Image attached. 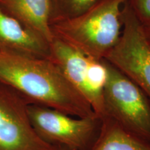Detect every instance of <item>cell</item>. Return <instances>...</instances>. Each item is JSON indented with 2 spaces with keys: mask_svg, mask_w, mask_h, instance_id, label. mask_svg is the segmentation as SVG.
<instances>
[{
  "mask_svg": "<svg viewBox=\"0 0 150 150\" xmlns=\"http://www.w3.org/2000/svg\"><path fill=\"white\" fill-rule=\"evenodd\" d=\"M104 61L107 70L103 92L104 116L129 134L150 143L149 99L128 76Z\"/></svg>",
  "mask_w": 150,
  "mask_h": 150,
  "instance_id": "cell-3",
  "label": "cell"
},
{
  "mask_svg": "<svg viewBox=\"0 0 150 150\" xmlns=\"http://www.w3.org/2000/svg\"><path fill=\"white\" fill-rule=\"evenodd\" d=\"M143 29H144V33H145L146 39H147V42L150 45V27L149 28H144L143 27Z\"/></svg>",
  "mask_w": 150,
  "mask_h": 150,
  "instance_id": "cell-13",
  "label": "cell"
},
{
  "mask_svg": "<svg viewBox=\"0 0 150 150\" xmlns=\"http://www.w3.org/2000/svg\"><path fill=\"white\" fill-rule=\"evenodd\" d=\"M127 0H99L76 18L50 25L53 37L94 59H104L121 35L122 9Z\"/></svg>",
  "mask_w": 150,
  "mask_h": 150,
  "instance_id": "cell-2",
  "label": "cell"
},
{
  "mask_svg": "<svg viewBox=\"0 0 150 150\" xmlns=\"http://www.w3.org/2000/svg\"><path fill=\"white\" fill-rule=\"evenodd\" d=\"M99 0H50V25L76 18Z\"/></svg>",
  "mask_w": 150,
  "mask_h": 150,
  "instance_id": "cell-11",
  "label": "cell"
},
{
  "mask_svg": "<svg viewBox=\"0 0 150 150\" xmlns=\"http://www.w3.org/2000/svg\"><path fill=\"white\" fill-rule=\"evenodd\" d=\"M30 103L0 81V150H57L35 131L28 114Z\"/></svg>",
  "mask_w": 150,
  "mask_h": 150,
  "instance_id": "cell-7",
  "label": "cell"
},
{
  "mask_svg": "<svg viewBox=\"0 0 150 150\" xmlns=\"http://www.w3.org/2000/svg\"><path fill=\"white\" fill-rule=\"evenodd\" d=\"M0 6L51 42L53 34L50 28V0H0Z\"/></svg>",
  "mask_w": 150,
  "mask_h": 150,
  "instance_id": "cell-9",
  "label": "cell"
},
{
  "mask_svg": "<svg viewBox=\"0 0 150 150\" xmlns=\"http://www.w3.org/2000/svg\"><path fill=\"white\" fill-rule=\"evenodd\" d=\"M0 81L30 104L78 117L97 115L81 94L50 59L0 49Z\"/></svg>",
  "mask_w": 150,
  "mask_h": 150,
  "instance_id": "cell-1",
  "label": "cell"
},
{
  "mask_svg": "<svg viewBox=\"0 0 150 150\" xmlns=\"http://www.w3.org/2000/svg\"><path fill=\"white\" fill-rule=\"evenodd\" d=\"M134 16L144 28L150 27V0H127Z\"/></svg>",
  "mask_w": 150,
  "mask_h": 150,
  "instance_id": "cell-12",
  "label": "cell"
},
{
  "mask_svg": "<svg viewBox=\"0 0 150 150\" xmlns=\"http://www.w3.org/2000/svg\"><path fill=\"white\" fill-rule=\"evenodd\" d=\"M57 150H70L67 149V147H63V146H58V149Z\"/></svg>",
  "mask_w": 150,
  "mask_h": 150,
  "instance_id": "cell-14",
  "label": "cell"
},
{
  "mask_svg": "<svg viewBox=\"0 0 150 150\" xmlns=\"http://www.w3.org/2000/svg\"><path fill=\"white\" fill-rule=\"evenodd\" d=\"M0 49L50 58V43L0 6Z\"/></svg>",
  "mask_w": 150,
  "mask_h": 150,
  "instance_id": "cell-8",
  "label": "cell"
},
{
  "mask_svg": "<svg viewBox=\"0 0 150 150\" xmlns=\"http://www.w3.org/2000/svg\"><path fill=\"white\" fill-rule=\"evenodd\" d=\"M50 59L102 119L104 116L103 92L107 80L104 59L89 57L56 37L50 42Z\"/></svg>",
  "mask_w": 150,
  "mask_h": 150,
  "instance_id": "cell-5",
  "label": "cell"
},
{
  "mask_svg": "<svg viewBox=\"0 0 150 150\" xmlns=\"http://www.w3.org/2000/svg\"><path fill=\"white\" fill-rule=\"evenodd\" d=\"M31 125L45 142L70 150H90L102 127L97 115L78 117L38 104L28 105Z\"/></svg>",
  "mask_w": 150,
  "mask_h": 150,
  "instance_id": "cell-4",
  "label": "cell"
},
{
  "mask_svg": "<svg viewBox=\"0 0 150 150\" xmlns=\"http://www.w3.org/2000/svg\"><path fill=\"white\" fill-rule=\"evenodd\" d=\"M122 33L104 59L132 80L150 100V45L127 1L122 9Z\"/></svg>",
  "mask_w": 150,
  "mask_h": 150,
  "instance_id": "cell-6",
  "label": "cell"
},
{
  "mask_svg": "<svg viewBox=\"0 0 150 150\" xmlns=\"http://www.w3.org/2000/svg\"><path fill=\"white\" fill-rule=\"evenodd\" d=\"M102 127L90 150H150L149 142L129 134L110 118H102Z\"/></svg>",
  "mask_w": 150,
  "mask_h": 150,
  "instance_id": "cell-10",
  "label": "cell"
}]
</instances>
